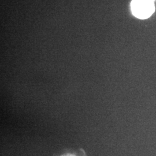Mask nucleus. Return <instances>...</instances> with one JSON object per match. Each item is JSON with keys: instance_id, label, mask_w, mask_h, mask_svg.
Masks as SVG:
<instances>
[{"instance_id": "1", "label": "nucleus", "mask_w": 156, "mask_h": 156, "mask_svg": "<svg viewBox=\"0 0 156 156\" xmlns=\"http://www.w3.org/2000/svg\"><path fill=\"white\" fill-rule=\"evenodd\" d=\"M131 10L135 16L140 19H146L154 12V0H133Z\"/></svg>"}]
</instances>
